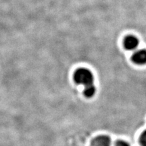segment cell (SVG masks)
Wrapping results in <instances>:
<instances>
[{"instance_id":"5","label":"cell","mask_w":146,"mask_h":146,"mask_svg":"<svg viewBox=\"0 0 146 146\" xmlns=\"http://www.w3.org/2000/svg\"><path fill=\"white\" fill-rule=\"evenodd\" d=\"M96 89L94 85H91V86L86 87L84 89V94L87 98H91L96 94Z\"/></svg>"},{"instance_id":"4","label":"cell","mask_w":146,"mask_h":146,"mask_svg":"<svg viewBox=\"0 0 146 146\" xmlns=\"http://www.w3.org/2000/svg\"><path fill=\"white\" fill-rule=\"evenodd\" d=\"M91 145L92 146H110L111 139L108 136L100 135L93 140Z\"/></svg>"},{"instance_id":"2","label":"cell","mask_w":146,"mask_h":146,"mask_svg":"<svg viewBox=\"0 0 146 146\" xmlns=\"http://www.w3.org/2000/svg\"><path fill=\"white\" fill-rule=\"evenodd\" d=\"M132 61L137 65L146 64V50H137L131 57Z\"/></svg>"},{"instance_id":"6","label":"cell","mask_w":146,"mask_h":146,"mask_svg":"<svg viewBox=\"0 0 146 146\" xmlns=\"http://www.w3.org/2000/svg\"><path fill=\"white\" fill-rule=\"evenodd\" d=\"M140 143L142 146H146V131L141 134L140 137Z\"/></svg>"},{"instance_id":"7","label":"cell","mask_w":146,"mask_h":146,"mask_svg":"<svg viewBox=\"0 0 146 146\" xmlns=\"http://www.w3.org/2000/svg\"><path fill=\"white\" fill-rule=\"evenodd\" d=\"M115 146H130V145L127 142L120 140V141H118L116 142Z\"/></svg>"},{"instance_id":"1","label":"cell","mask_w":146,"mask_h":146,"mask_svg":"<svg viewBox=\"0 0 146 146\" xmlns=\"http://www.w3.org/2000/svg\"><path fill=\"white\" fill-rule=\"evenodd\" d=\"M74 80L75 83L83 85L84 87H89L94 85V78L92 72L87 68H78L74 74Z\"/></svg>"},{"instance_id":"3","label":"cell","mask_w":146,"mask_h":146,"mask_svg":"<svg viewBox=\"0 0 146 146\" xmlns=\"http://www.w3.org/2000/svg\"><path fill=\"white\" fill-rule=\"evenodd\" d=\"M139 40L136 36L129 35L125 38L124 41V47L127 50H135L139 46Z\"/></svg>"}]
</instances>
